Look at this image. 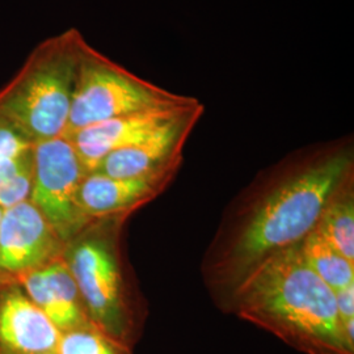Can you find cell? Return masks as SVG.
<instances>
[{
  "mask_svg": "<svg viewBox=\"0 0 354 354\" xmlns=\"http://www.w3.org/2000/svg\"><path fill=\"white\" fill-rule=\"evenodd\" d=\"M125 219L93 221L66 243L64 259L75 279L92 324L133 348L143 315L130 294L120 250Z\"/></svg>",
  "mask_w": 354,
  "mask_h": 354,
  "instance_id": "4",
  "label": "cell"
},
{
  "mask_svg": "<svg viewBox=\"0 0 354 354\" xmlns=\"http://www.w3.org/2000/svg\"><path fill=\"white\" fill-rule=\"evenodd\" d=\"M87 174L67 136L33 145L29 201L45 216L64 245L93 222L77 205L79 187Z\"/></svg>",
  "mask_w": 354,
  "mask_h": 354,
  "instance_id": "6",
  "label": "cell"
},
{
  "mask_svg": "<svg viewBox=\"0 0 354 354\" xmlns=\"http://www.w3.org/2000/svg\"><path fill=\"white\" fill-rule=\"evenodd\" d=\"M59 339L19 282H0V354L55 353Z\"/></svg>",
  "mask_w": 354,
  "mask_h": 354,
  "instance_id": "10",
  "label": "cell"
},
{
  "mask_svg": "<svg viewBox=\"0 0 354 354\" xmlns=\"http://www.w3.org/2000/svg\"><path fill=\"white\" fill-rule=\"evenodd\" d=\"M203 111L201 102L192 105L146 140L106 155L93 172L115 178H133L180 169L185 143Z\"/></svg>",
  "mask_w": 354,
  "mask_h": 354,
  "instance_id": "8",
  "label": "cell"
},
{
  "mask_svg": "<svg viewBox=\"0 0 354 354\" xmlns=\"http://www.w3.org/2000/svg\"><path fill=\"white\" fill-rule=\"evenodd\" d=\"M57 354H133L131 348L113 339L91 322L61 333Z\"/></svg>",
  "mask_w": 354,
  "mask_h": 354,
  "instance_id": "16",
  "label": "cell"
},
{
  "mask_svg": "<svg viewBox=\"0 0 354 354\" xmlns=\"http://www.w3.org/2000/svg\"><path fill=\"white\" fill-rule=\"evenodd\" d=\"M64 243L37 207L26 200L3 212L0 282H17L64 254Z\"/></svg>",
  "mask_w": 354,
  "mask_h": 354,
  "instance_id": "7",
  "label": "cell"
},
{
  "mask_svg": "<svg viewBox=\"0 0 354 354\" xmlns=\"http://www.w3.org/2000/svg\"><path fill=\"white\" fill-rule=\"evenodd\" d=\"M3 212H4V210H3L1 207H0V222H1V216H3Z\"/></svg>",
  "mask_w": 354,
  "mask_h": 354,
  "instance_id": "19",
  "label": "cell"
},
{
  "mask_svg": "<svg viewBox=\"0 0 354 354\" xmlns=\"http://www.w3.org/2000/svg\"><path fill=\"white\" fill-rule=\"evenodd\" d=\"M197 102L130 73L86 45L76 75L67 134L127 114L172 109Z\"/></svg>",
  "mask_w": 354,
  "mask_h": 354,
  "instance_id": "5",
  "label": "cell"
},
{
  "mask_svg": "<svg viewBox=\"0 0 354 354\" xmlns=\"http://www.w3.org/2000/svg\"><path fill=\"white\" fill-rule=\"evenodd\" d=\"M315 230L324 241L354 263L353 178L344 184L330 198Z\"/></svg>",
  "mask_w": 354,
  "mask_h": 354,
  "instance_id": "13",
  "label": "cell"
},
{
  "mask_svg": "<svg viewBox=\"0 0 354 354\" xmlns=\"http://www.w3.org/2000/svg\"><path fill=\"white\" fill-rule=\"evenodd\" d=\"M225 307L304 354H354L335 291L307 266L299 244L268 257L232 291Z\"/></svg>",
  "mask_w": 354,
  "mask_h": 354,
  "instance_id": "2",
  "label": "cell"
},
{
  "mask_svg": "<svg viewBox=\"0 0 354 354\" xmlns=\"http://www.w3.org/2000/svg\"><path fill=\"white\" fill-rule=\"evenodd\" d=\"M353 169L352 145L336 140L288 156L241 193L203 263L206 285L223 306L254 268L304 241Z\"/></svg>",
  "mask_w": 354,
  "mask_h": 354,
  "instance_id": "1",
  "label": "cell"
},
{
  "mask_svg": "<svg viewBox=\"0 0 354 354\" xmlns=\"http://www.w3.org/2000/svg\"><path fill=\"white\" fill-rule=\"evenodd\" d=\"M299 250L307 266L332 290L354 283V263L324 241L315 228L299 243Z\"/></svg>",
  "mask_w": 354,
  "mask_h": 354,
  "instance_id": "14",
  "label": "cell"
},
{
  "mask_svg": "<svg viewBox=\"0 0 354 354\" xmlns=\"http://www.w3.org/2000/svg\"><path fill=\"white\" fill-rule=\"evenodd\" d=\"M49 354H57V353H49Z\"/></svg>",
  "mask_w": 354,
  "mask_h": 354,
  "instance_id": "20",
  "label": "cell"
},
{
  "mask_svg": "<svg viewBox=\"0 0 354 354\" xmlns=\"http://www.w3.org/2000/svg\"><path fill=\"white\" fill-rule=\"evenodd\" d=\"M178 169L151 176L115 178L99 172L87 174L77 192V205L91 221L127 219L151 203L175 178Z\"/></svg>",
  "mask_w": 354,
  "mask_h": 354,
  "instance_id": "9",
  "label": "cell"
},
{
  "mask_svg": "<svg viewBox=\"0 0 354 354\" xmlns=\"http://www.w3.org/2000/svg\"><path fill=\"white\" fill-rule=\"evenodd\" d=\"M335 299L342 330L354 344V283L335 290Z\"/></svg>",
  "mask_w": 354,
  "mask_h": 354,
  "instance_id": "18",
  "label": "cell"
},
{
  "mask_svg": "<svg viewBox=\"0 0 354 354\" xmlns=\"http://www.w3.org/2000/svg\"><path fill=\"white\" fill-rule=\"evenodd\" d=\"M32 146L12 124L0 117V162L23 153L32 149Z\"/></svg>",
  "mask_w": 354,
  "mask_h": 354,
  "instance_id": "17",
  "label": "cell"
},
{
  "mask_svg": "<svg viewBox=\"0 0 354 354\" xmlns=\"http://www.w3.org/2000/svg\"><path fill=\"white\" fill-rule=\"evenodd\" d=\"M61 333L89 323L75 279L64 254L17 281Z\"/></svg>",
  "mask_w": 354,
  "mask_h": 354,
  "instance_id": "12",
  "label": "cell"
},
{
  "mask_svg": "<svg viewBox=\"0 0 354 354\" xmlns=\"http://www.w3.org/2000/svg\"><path fill=\"white\" fill-rule=\"evenodd\" d=\"M86 45L87 41L76 29L44 41L0 91V117L32 145L66 136Z\"/></svg>",
  "mask_w": 354,
  "mask_h": 354,
  "instance_id": "3",
  "label": "cell"
},
{
  "mask_svg": "<svg viewBox=\"0 0 354 354\" xmlns=\"http://www.w3.org/2000/svg\"><path fill=\"white\" fill-rule=\"evenodd\" d=\"M197 102L198 100L187 106L172 109L127 114L84 127L75 133L67 134V137L73 140L80 160L89 174L93 172L102 159L111 152L146 140L158 129L165 127L176 115Z\"/></svg>",
  "mask_w": 354,
  "mask_h": 354,
  "instance_id": "11",
  "label": "cell"
},
{
  "mask_svg": "<svg viewBox=\"0 0 354 354\" xmlns=\"http://www.w3.org/2000/svg\"><path fill=\"white\" fill-rule=\"evenodd\" d=\"M33 178V146L0 162V207L3 210L29 200Z\"/></svg>",
  "mask_w": 354,
  "mask_h": 354,
  "instance_id": "15",
  "label": "cell"
}]
</instances>
